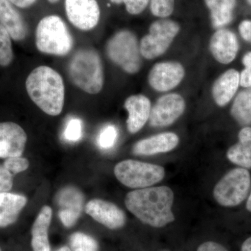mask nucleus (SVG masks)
<instances>
[{"label": "nucleus", "instance_id": "c85d7f7f", "mask_svg": "<svg viewBox=\"0 0 251 251\" xmlns=\"http://www.w3.org/2000/svg\"><path fill=\"white\" fill-rule=\"evenodd\" d=\"M175 0H151V13L156 17L166 18L174 11Z\"/></svg>", "mask_w": 251, "mask_h": 251}, {"label": "nucleus", "instance_id": "f704fd0d", "mask_svg": "<svg viewBox=\"0 0 251 251\" xmlns=\"http://www.w3.org/2000/svg\"><path fill=\"white\" fill-rule=\"evenodd\" d=\"M197 251H228L226 248L221 244L214 242H207L203 243L199 247Z\"/></svg>", "mask_w": 251, "mask_h": 251}, {"label": "nucleus", "instance_id": "39448f33", "mask_svg": "<svg viewBox=\"0 0 251 251\" xmlns=\"http://www.w3.org/2000/svg\"><path fill=\"white\" fill-rule=\"evenodd\" d=\"M106 53L112 62L128 74H136L141 69L140 44L132 31L121 30L114 34L107 43Z\"/></svg>", "mask_w": 251, "mask_h": 251}, {"label": "nucleus", "instance_id": "ddd939ff", "mask_svg": "<svg viewBox=\"0 0 251 251\" xmlns=\"http://www.w3.org/2000/svg\"><path fill=\"white\" fill-rule=\"evenodd\" d=\"M85 210L86 214L109 229L121 228L126 221L123 210L116 204L103 200H91L86 204Z\"/></svg>", "mask_w": 251, "mask_h": 251}, {"label": "nucleus", "instance_id": "e433bc0d", "mask_svg": "<svg viewBox=\"0 0 251 251\" xmlns=\"http://www.w3.org/2000/svg\"><path fill=\"white\" fill-rule=\"evenodd\" d=\"M242 251H251V237L247 239L242 244Z\"/></svg>", "mask_w": 251, "mask_h": 251}, {"label": "nucleus", "instance_id": "20e7f679", "mask_svg": "<svg viewBox=\"0 0 251 251\" xmlns=\"http://www.w3.org/2000/svg\"><path fill=\"white\" fill-rule=\"evenodd\" d=\"M36 46L43 53L64 56L74 47V39L62 18L52 15L43 18L38 24Z\"/></svg>", "mask_w": 251, "mask_h": 251}, {"label": "nucleus", "instance_id": "bb28decb", "mask_svg": "<svg viewBox=\"0 0 251 251\" xmlns=\"http://www.w3.org/2000/svg\"><path fill=\"white\" fill-rule=\"evenodd\" d=\"M83 135V124L80 119L72 117L68 120L64 128L63 137L69 143H76Z\"/></svg>", "mask_w": 251, "mask_h": 251}, {"label": "nucleus", "instance_id": "7ed1b4c3", "mask_svg": "<svg viewBox=\"0 0 251 251\" xmlns=\"http://www.w3.org/2000/svg\"><path fill=\"white\" fill-rule=\"evenodd\" d=\"M69 75L73 83L84 92L99 93L103 88L104 75L98 52L91 49L77 51L69 62Z\"/></svg>", "mask_w": 251, "mask_h": 251}, {"label": "nucleus", "instance_id": "0eeeda50", "mask_svg": "<svg viewBox=\"0 0 251 251\" xmlns=\"http://www.w3.org/2000/svg\"><path fill=\"white\" fill-rule=\"evenodd\" d=\"M251 184V175L247 169L234 168L216 184L213 196L220 205L233 207L247 198Z\"/></svg>", "mask_w": 251, "mask_h": 251}, {"label": "nucleus", "instance_id": "5701e85b", "mask_svg": "<svg viewBox=\"0 0 251 251\" xmlns=\"http://www.w3.org/2000/svg\"><path fill=\"white\" fill-rule=\"evenodd\" d=\"M204 1L210 11L213 27H223L232 22L236 0H204Z\"/></svg>", "mask_w": 251, "mask_h": 251}, {"label": "nucleus", "instance_id": "a878e982", "mask_svg": "<svg viewBox=\"0 0 251 251\" xmlns=\"http://www.w3.org/2000/svg\"><path fill=\"white\" fill-rule=\"evenodd\" d=\"M70 245L72 251H99L97 241L82 232H75L71 236Z\"/></svg>", "mask_w": 251, "mask_h": 251}, {"label": "nucleus", "instance_id": "2eb2a0df", "mask_svg": "<svg viewBox=\"0 0 251 251\" xmlns=\"http://www.w3.org/2000/svg\"><path fill=\"white\" fill-rule=\"evenodd\" d=\"M209 49L217 62L228 64L235 59L239 50L237 36L229 29H219L211 36Z\"/></svg>", "mask_w": 251, "mask_h": 251}, {"label": "nucleus", "instance_id": "f257e3e1", "mask_svg": "<svg viewBox=\"0 0 251 251\" xmlns=\"http://www.w3.org/2000/svg\"><path fill=\"white\" fill-rule=\"evenodd\" d=\"M173 202L174 193L165 186L135 190L125 198L127 209L143 224L153 227H163L175 221Z\"/></svg>", "mask_w": 251, "mask_h": 251}, {"label": "nucleus", "instance_id": "423d86ee", "mask_svg": "<svg viewBox=\"0 0 251 251\" xmlns=\"http://www.w3.org/2000/svg\"><path fill=\"white\" fill-rule=\"evenodd\" d=\"M114 173L122 184L138 189L150 187L160 182L166 173L162 166L130 159L117 163Z\"/></svg>", "mask_w": 251, "mask_h": 251}, {"label": "nucleus", "instance_id": "58836bf2", "mask_svg": "<svg viewBox=\"0 0 251 251\" xmlns=\"http://www.w3.org/2000/svg\"><path fill=\"white\" fill-rule=\"evenodd\" d=\"M57 251H72L70 249H69V247H63L61 248V249H59V250H57Z\"/></svg>", "mask_w": 251, "mask_h": 251}, {"label": "nucleus", "instance_id": "72a5a7b5", "mask_svg": "<svg viewBox=\"0 0 251 251\" xmlns=\"http://www.w3.org/2000/svg\"><path fill=\"white\" fill-rule=\"evenodd\" d=\"M239 31L244 40L251 43V21H244L239 26Z\"/></svg>", "mask_w": 251, "mask_h": 251}, {"label": "nucleus", "instance_id": "9b49d317", "mask_svg": "<svg viewBox=\"0 0 251 251\" xmlns=\"http://www.w3.org/2000/svg\"><path fill=\"white\" fill-rule=\"evenodd\" d=\"M58 215L65 227H71L76 224L83 209V193L74 186H66L56 195Z\"/></svg>", "mask_w": 251, "mask_h": 251}, {"label": "nucleus", "instance_id": "f3484780", "mask_svg": "<svg viewBox=\"0 0 251 251\" xmlns=\"http://www.w3.org/2000/svg\"><path fill=\"white\" fill-rule=\"evenodd\" d=\"M179 143V138L175 133L166 132L149 137L135 144L133 153L140 156H151L160 153L169 152Z\"/></svg>", "mask_w": 251, "mask_h": 251}, {"label": "nucleus", "instance_id": "f03ea898", "mask_svg": "<svg viewBox=\"0 0 251 251\" xmlns=\"http://www.w3.org/2000/svg\"><path fill=\"white\" fill-rule=\"evenodd\" d=\"M25 86L31 100L42 111L50 116L62 112L65 88L58 72L47 66L36 68L28 75Z\"/></svg>", "mask_w": 251, "mask_h": 251}, {"label": "nucleus", "instance_id": "393cba45", "mask_svg": "<svg viewBox=\"0 0 251 251\" xmlns=\"http://www.w3.org/2000/svg\"><path fill=\"white\" fill-rule=\"evenodd\" d=\"M14 59L11 38L8 31L0 24V65L7 67Z\"/></svg>", "mask_w": 251, "mask_h": 251}, {"label": "nucleus", "instance_id": "a211bd4d", "mask_svg": "<svg viewBox=\"0 0 251 251\" xmlns=\"http://www.w3.org/2000/svg\"><path fill=\"white\" fill-rule=\"evenodd\" d=\"M0 24L15 41H22L27 36L25 22L9 0H0Z\"/></svg>", "mask_w": 251, "mask_h": 251}, {"label": "nucleus", "instance_id": "4468645a", "mask_svg": "<svg viewBox=\"0 0 251 251\" xmlns=\"http://www.w3.org/2000/svg\"><path fill=\"white\" fill-rule=\"evenodd\" d=\"M27 140L21 126L11 122L0 123V158L22 156Z\"/></svg>", "mask_w": 251, "mask_h": 251}, {"label": "nucleus", "instance_id": "aec40b11", "mask_svg": "<svg viewBox=\"0 0 251 251\" xmlns=\"http://www.w3.org/2000/svg\"><path fill=\"white\" fill-rule=\"evenodd\" d=\"M52 209L44 206L39 211L31 228V247L34 251H50L49 228L52 219Z\"/></svg>", "mask_w": 251, "mask_h": 251}, {"label": "nucleus", "instance_id": "2f4dec72", "mask_svg": "<svg viewBox=\"0 0 251 251\" xmlns=\"http://www.w3.org/2000/svg\"><path fill=\"white\" fill-rule=\"evenodd\" d=\"M150 0H123L126 11L132 15L141 14L148 6Z\"/></svg>", "mask_w": 251, "mask_h": 251}, {"label": "nucleus", "instance_id": "c9c22d12", "mask_svg": "<svg viewBox=\"0 0 251 251\" xmlns=\"http://www.w3.org/2000/svg\"><path fill=\"white\" fill-rule=\"evenodd\" d=\"M11 4L20 8H27L34 4L36 0H9Z\"/></svg>", "mask_w": 251, "mask_h": 251}, {"label": "nucleus", "instance_id": "473e14b6", "mask_svg": "<svg viewBox=\"0 0 251 251\" xmlns=\"http://www.w3.org/2000/svg\"><path fill=\"white\" fill-rule=\"evenodd\" d=\"M13 183V175L3 165L0 166V193L9 192Z\"/></svg>", "mask_w": 251, "mask_h": 251}, {"label": "nucleus", "instance_id": "6e6552de", "mask_svg": "<svg viewBox=\"0 0 251 251\" xmlns=\"http://www.w3.org/2000/svg\"><path fill=\"white\" fill-rule=\"evenodd\" d=\"M179 30V25L172 20L161 19L153 22L150 25L149 34L140 41L142 56L153 59L164 54Z\"/></svg>", "mask_w": 251, "mask_h": 251}, {"label": "nucleus", "instance_id": "ea45409f", "mask_svg": "<svg viewBox=\"0 0 251 251\" xmlns=\"http://www.w3.org/2000/svg\"><path fill=\"white\" fill-rule=\"evenodd\" d=\"M110 1L117 4H120L122 2H123V0H110Z\"/></svg>", "mask_w": 251, "mask_h": 251}, {"label": "nucleus", "instance_id": "c756f323", "mask_svg": "<svg viewBox=\"0 0 251 251\" xmlns=\"http://www.w3.org/2000/svg\"><path fill=\"white\" fill-rule=\"evenodd\" d=\"M3 166L12 175L25 171L29 168V163L27 158L21 156L6 158Z\"/></svg>", "mask_w": 251, "mask_h": 251}, {"label": "nucleus", "instance_id": "37998d69", "mask_svg": "<svg viewBox=\"0 0 251 251\" xmlns=\"http://www.w3.org/2000/svg\"><path fill=\"white\" fill-rule=\"evenodd\" d=\"M0 251H1V249H0Z\"/></svg>", "mask_w": 251, "mask_h": 251}, {"label": "nucleus", "instance_id": "4c0bfd02", "mask_svg": "<svg viewBox=\"0 0 251 251\" xmlns=\"http://www.w3.org/2000/svg\"><path fill=\"white\" fill-rule=\"evenodd\" d=\"M247 209L248 211H249L250 212H251V192L250 193V196H249V198H248L247 202Z\"/></svg>", "mask_w": 251, "mask_h": 251}, {"label": "nucleus", "instance_id": "6ab92c4d", "mask_svg": "<svg viewBox=\"0 0 251 251\" xmlns=\"http://www.w3.org/2000/svg\"><path fill=\"white\" fill-rule=\"evenodd\" d=\"M240 85V74L235 69H229L220 75L212 87V97L220 107H224L233 98Z\"/></svg>", "mask_w": 251, "mask_h": 251}, {"label": "nucleus", "instance_id": "4be33fe9", "mask_svg": "<svg viewBox=\"0 0 251 251\" xmlns=\"http://www.w3.org/2000/svg\"><path fill=\"white\" fill-rule=\"evenodd\" d=\"M239 141L227 151V158L234 164L245 168H251V128L246 126L239 131Z\"/></svg>", "mask_w": 251, "mask_h": 251}, {"label": "nucleus", "instance_id": "f8f14e48", "mask_svg": "<svg viewBox=\"0 0 251 251\" xmlns=\"http://www.w3.org/2000/svg\"><path fill=\"white\" fill-rule=\"evenodd\" d=\"M184 67L179 62L157 63L149 74L148 81L153 90L168 92L179 85L184 78Z\"/></svg>", "mask_w": 251, "mask_h": 251}, {"label": "nucleus", "instance_id": "79ce46f5", "mask_svg": "<svg viewBox=\"0 0 251 251\" xmlns=\"http://www.w3.org/2000/svg\"><path fill=\"white\" fill-rule=\"evenodd\" d=\"M248 2H249V4L251 5V0H248Z\"/></svg>", "mask_w": 251, "mask_h": 251}, {"label": "nucleus", "instance_id": "1a4fd4ad", "mask_svg": "<svg viewBox=\"0 0 251 251\" xmlns=\"http://www.w3.org/2000/svg\"><path fill=\"white\" fill-rule=\"evenodd\" d=\"M185 109L186 102L179 94L172 93L162 96L151 109L149 123L156 128L168 126L183 115Z\"/></svg>", "mask_w": 251, "mask_h": 251}, {"label": "nucleus", "instance_id": "cd10ccee", "mask_svg": "<svg viewBox=\"0 0 251 251\" xmlns=\"http://www.w3.org/2000/svg\"><path fill=\"white\" fill-rule=\"evenodd\" d=\"M118 138V130L116 126L108 125L100 130L97 138L98 146L102 150H110L115 146Z\"/></svg>", "mask_w": 251, "mask_h": 251}, {"label": "nucleus", "instance_id": "9d476101", "mask_svg": "<svg viewBox=\"0 0 251 251\" xmlns=\"http://www.w3.org/2000/svg\"><path fill=\"white\" fill-rule=\"evenodd\" d=\"M65 10L71 23L81 30H90L99 23L100 12L97 0H65Z\"/></svg>", "mask_w": 251, "mask_h": 251}, {"label": "nucleus", "instance_id": "dca6fc26", "mask_svg": "<svg viewBox=\"0 0 251 251\" xmlns=\"http://www.w3.org/2000/svg\"><path fill=\"white\" fill-rule=\"evenodd\" d=\"M125 108L128 113L127 129L130 133H138L150 119L151 109L150 99L142 94L130 96L126 100Z\"/></svg>", "mask_w": 251, "mask_h": 251}, {"label": "nucleus", "instance_id": "412c9836", "mask_svg": "<svg viewBox=\"0 0 251 251\" xmlns=\"http://www.w3.org/2000/svg\"><path fill=\"white\" fill-rule=\"evenodd\" d=\"M27 202V198L23 195L0 193V227L14 224Z\"/></svg>", "mask_w": 251, "mask_h": 251}, {"label": "nucleus", "instance_id": "a19ab883", "mask_svg": "<svg viewBox=\"0 0 251 251\" xmlns=\"http://www.w3.org/2000/svg\"><path fill=\"white\" fill-rule=\"evenodd\" d=\"M48 1H49V2H50V3H56V2H57V1H59V0H48Z\"/></svg>", "mask_w": 251, "mask_h": 251}, {"label": "nucleus", "instance_id": "7c9ffc66", "mask_svg": "<svg viewBox=\"0 0 251 251\" xmlns=\"http://www.w3.org/2000/svg\"><path fill=\"white\" fill-rule=\"evenodd\" d=\"M242 63L245 69L240 74V85L245 88L251 87V52L244 54Z\"/></svg>", "mask_w": 251, "mask_h": 251}, {"label": "nucleus", "instance_id": "b1692460", "mask_svg": "<svg viewBox=\"0 0 251 251\" xmlns=\"http://www.w3.org/2000/svg\"><path fill=\"white\" fill-rule=\"evenodd\" d=\"M230 112L239 125H251V87L238 94L234 99Z\"/></svg>", "mask_w": 251, "mask_h": 251}]
</instances>
